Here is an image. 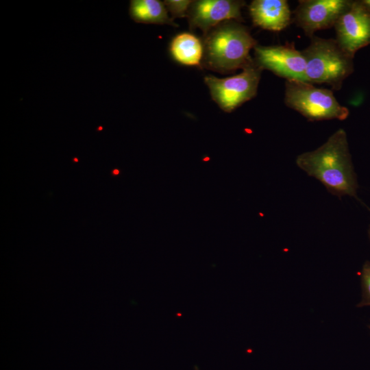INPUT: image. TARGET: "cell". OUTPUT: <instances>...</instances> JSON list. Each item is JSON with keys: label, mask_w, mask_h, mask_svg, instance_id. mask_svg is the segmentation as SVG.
<instances>
[{"label": "cell", "mask_w": 370, "mask_h": 370, "mask_svg": "<svg viewBox=\"0 0 370 370\" xmlns=\"http://www.w3.org/2000/svg\"><path fill=\"white\" fill-rule=\"evenodd\" d=\"M296 164L333 195L357 197L358 182L344 130H337L317 149L298 156Z\"/></svg>", "instance_id": "1"}, {"label": "cell", "mask_w": 370, "mask_h": 370, "mask_svg": "<svg viewBox=\"0 0 370 370\" xmlns=\"http://www.w3.org/2000/svg\"><path fill=\"white\" fill-rule=\"evenodd\" d=\"M256 45L246 27L236 21H225L206 34L203 64L223 73L243 69L254 60L249 52Z\"/></svg>", "instance_id": "2"}, {"label": "cell", "mask_w": 370, "mask_h": 370, "mask_svg": "<svg viewBox=\"0 0 370 370\" xmlns=\"http://www.w3.org/2000/svg\"><path fill=\"white\" fill-rule=\"evenodd\" d=\"M301 53L306 62V82L326 83L338 90L354 71V57L345 52L336 40L313 36Z\"/></svg>", "instance_id": "3"}, {"label": "cell", "mask_w": 370, "mask_h": 370, "mask_svg": "<svg viewBox=\"0 0 370 370\" xmlns=\"http://www.w3.org/2000/svg\"><path fill=\"white\" fill-rule=\"evenodd\" d=\"M284 102L310 121L345 120L349 115V110L338 103L332 91L306 82L286 80Z\"/></svg>", "instance_id": "4"}, {"label": "cell", "mask_w": 370, "mask_h": 370, "mask_svg": "<svg viewBox=\"0 0 370 370\" xmlns=\"http://www.w3.org/2000/svg\"><path fill=\"white\" fill-rule=\"evenodd\" d=\"M261 71L253 60L239 74L225 78L207 75L204 81L212 99L223 110L231 112L256 96Z\"/></svg>", "instance_id": "5"}, {"label": "cell", "mask_w": 370, "mask_h": 370, "mask_svg": "<svg viewBox=\"0 0 370 370\" xmlns=\"http://www.w3.org/2000/svg\"><path fill=\"white\" fill-rule=\"evenodd\" d=\"M352 2L349 0L299 1L294 11L296 24L311 38L317 31L334 26Z\"/></svg>", "instance_id": "6"}, {"label": "cell", "mask_w": 370, "mask_h": 370, "mask_svg": "<svg viewBox=\"0 0 370 370\" xmlns=\"http://www.w3.org/2000/svg\"><path fill=\"white\" fill-rule=\"evenodd\" d=\"M255 62L262 69L272 71L286 80L306 82V62L301 51L285 45L254 47Z\"/></svg>", "instance_id": "7"}, {"label": "cell", "mask_w": 370, "mask_h": 370, "mask_svg": "<svg viewBox=\"0 0 370 370\" xmlns=\"http://www.w3.org/2000/svg\"><path fill=\"white\" fill-rule=\"evenodd\" d=\"M334 27L337 42L353 57L360 49L370 45V12L360 1H353Z\"/></svg>", "instance_id": "8"}, {"label": "cell", "mask_w": 370, "mask_h": 370, "mask_svg": "<svg viewBox=\"0 0 370 370\" xmlns=\"http://www.w3.org/2000/svg\"><path fill=\"white\" fill-rule=\"evenodd\" d=\"M244 5V1L234 0L194 1L188 13L190 27L207 34L221 21H243L241 9Z\"/></svg>", "instance_id": "9"}, {"label": "cell", "mask_w": 370, "mask_h": 370, "mask_svg": "<svg viewBox=\"0 0 370 370\" xmlns=\"http://www.w3.org/2000/svg\"><path fill=\"white\" fill-rule=\"evenodd\" d=\"M249 10L254 25L264 29L280 32L291 21V12L286 0H254Z\"/></svg>", "instance_id": "10"}, {"label": "cell", "mask_w": 370, "mask_h": 370, "mask_svg": "<svg viewBox=\"0 0 370 370\" xmlns=\"http://www.w3.org/2000/svg\"><path fill=\"white\" fill-rule=\"evenodd\" d=\"M129 13L132 19L136 23L178 26L169 16L164 2L158 0H132Z\"/></svg>", "instance_id": "11"}, {"label": "cell", "mask_w": 370, "mask_h": 370, "mask_svg": "<svg viewBox=\"0 0 370 370\" xmlns=\"http://www.w3.org/2000/svg\"><path fill=\"white\" fill-rule=\"evenodd\" d=\"M170 50L174 59L182 64L199 65L203 58V44L197 36L190 33H182L175 36Z\"/></svg>", "instance_id": "12"}, {"label": "cell", "mask_w": 370, "mask_h": 370, "mask_svg": "<svg viewBox=\"0 0 370 370\" xmlns=\"http://www.w3.org/2000/svg\"><path fill=\"white\" fill-rule=\"evenodd\" d=\"M361 299L356 305L358 308L370 307V261L362 265L360 273Z\"/></svg>", "instance_id": "13"}, {"label": "cell", "mask_w": 370, "mask_h": 370, "mask_svg": "<svg viewBox=\"0 0 370 370\" xmlns=\"http://www.w3.org/2000/svg\"><path fill=\"white\" fill-rule=\"evenodd\" d=\"M193 1L189 0H166L164 3L172 15V18L188 16L189 7Z\"/></svg>", "instance_id": "14"}, {"label": "cell", "mask_w": 370, "mask_h": 370, "mask_svg": "<svg viewBox=\"0 0 370 370\" xmlns=\"http://www.w3.org/2000/svg\"><path fill=\"white\" fill-rule=\"evenodd\" d=\"M360 2L367 8V10L370 12V0H360Z\"/></svg>", "instance_id": "15"}, {"label": "cell", "mask_w": 370, "mask_h": 370, "mask_svg": "<svg viewBox=\"0 0 370 370\" xmlns=\"http://www.w3.org/2000/svg\"><path fill=\"white\" fill-rule=\"evenodd\" d=\"M119 172V171L118 170H116V169H115V170L113 171L114 174H115V175L118 174Z\"/></svg>", "instance_id": "16"}, {"label": "cell", "mask_w": 370, "mask_h": 370, "mask_svg": "<svg viewBox=\"0 0 370 370\" xmlns=\"http://www.w3.org/2000/svg\"><path fill=\"white\" fill-rule=\"evenodd\" d=\"M368 233H369V239H370V226H369V229Z\"/></svg>", "instance_id": "17"}, {"label": "cell", "mask_w": 370, "mask_h": 370, "mask_svg": "<svg viewBox=\"0 0 370 370\" xmlns=\"http://www.w3.org/2000/svg\"><path fill=\"white\" fill-rule=\"evenodd\" d=\"M368 328H369V330H370V324L368 325Z\"/></svg>", "instance_id": "18"}]
</instances>
